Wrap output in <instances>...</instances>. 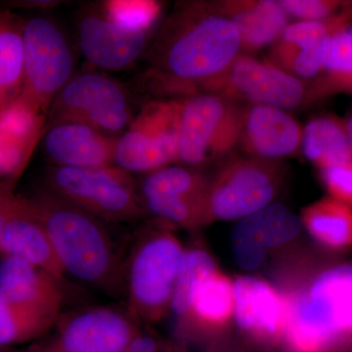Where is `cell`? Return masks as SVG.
Returning a JSON list of instances; mask_svg holds the SVG:
<instances>
[{"instance_id":"6da1fadb","label":"cell","mask_w":352,"mask_h":352,"mask_svg":"<svg viewBox=\"0 0 352 352\" xmlns=\"http://www.w3.org/2000/svg\"><path fill=\"white\" fill-rule=\"evenodd\" d=\"M239 32L207 4H182L168 18L148 53L146 78L164 89L188 91L221 75L239 56Z\"/></svg>"},{"instance_id":"7a4b0ae2","label":"cell","mask_w":352,"mask_h":352,"mask_svg":"<svg viewBox=\"0 0 352 352\" xmlns=\"http://www.w3.org/2000/svg\"><path fill=\"white\" fill-rule=\"evenodd\" d=\"M286 300L289 352H339L352 342V263L322 271Z\"/></svg>"},{"instance_id":"3957f363","label":"cell","mask_w":352,"mask_h":352,"mask_svg":"<svg viewBox=\"0 0 352 352\" xmlns=\"http://www.w3.org/2000/svg\"><path fill=\"white\" fill-rule=\"evenodd\" d=\"M31 198L66 274L108 291L115 288L117 256L101 220L47 189Z\"/></svg>"},{"instance_id":"277c9868","label":"cell","mask_w":352,"mask_h":352,"mask_svg":"<svg viewBox=\"0 0 352 352\" xmlns=\"http://www.w3.org/2000/svg\"><path fill=\"white\" fill-rule=\"evenodd\" d=\"M183 249L168 231L146 233L132 248L126 268L129 314L139 321L157 322L170 312Z\"/></svg>"},{"instance_id":"5b68a950","label":"cell","mask_w":352,"mask_h":352,"mask_svg":"<svg viewBox=\"0 0 352 352\" xmlns=\"http://www.w3.org/2000/svg\"><path fill=\"white\" fill-rule=\"evenodd\" d=\"M46 189L101 221H132L144 214L138 185L119 166L66 168L51 166Z\"/></svg>"},{"instance_id":"8992f818","label":"cell","mask_w":352,"mask_h":352,"mask_svg":"<svg viewBox=\"0 0 352 352\" xmlns=\"http://www.w3.org/2000/svg\"><path fill=\"white\" fill-rule=\"evenodd\" d=\"M242 115L232 102L219 95L182 99L176 163L195 168L226 156L239 144Z\"/></svg>"},{"instance_id":"52a82bcc","label":"cell","mask_w":352,"mask_h":352,"mask_svg":"<svg viewBox=\"0 0 352 352\" xmlns=\"http://www.w3.org/2000/svg\"><path fill=\"white\" fill-rule=\"evenodd\" d=\"M24 85L19 98L47 117L51 105L73 78L74 55L54 20L36 16L24 21Z\"/></svg>"},{"instance_id":"ba28073f","label":"cell","mask_w":352,"mask_h":352,"mask_svg":"<svg viewBox=\"0 0 352 352\" xmlns=\"http://www.w3.org/2000/svg\"><path fill=\"white\" fill-rule=\"evenodd\" d=\"M139 333V322L129 310L94 305L61 314L24 352H126Z\"/></svg>"},{"instance_id":"9c48e42d","label":"cell","mask_w":352,"mask_h":352,"mask_svg":"<svg viewBox=\"0 0 352 352\" xmlns=\"http://www.w3.org/2000/svg\"><path fill=\"white\" fill-rule=\"evenodd\" d=\"M133 118L129 94L120 82L103 74L83 72L74 75L53 101L45 129L76 122L118 136Z\"/></svg>"},{"instance_id":"30bf717a","label":"cell","mask_w":352,"mask_h":352,"mask_svg":"<svg viewBox=\"0 0 352 352\" xmlns=\"http://www.w3.org/2000/svg\"><path fill=\"white\" fill-rule=\"evenodd\" d=\"M182 99L153 101L141 109L116 144L113 164L150 173L176 162Z\"/></svg>"},{"instance_id":"8fae6325","label":"cell","mask_w":352,"mask_h":352,"mask_svg":"<svg viewBox=\"0 0 352 352\" xmlns=\"http://www.w3.org/2000/svg\"><path fill=\"white\" fill-rule=\"evenodd\" d=\"M274 166L264 160H237L227 164L208 182V223L241 220L267 207L276 195Z\"/></svg>"},{"instance_id":"7c38bea8","label":"cell","mask_w":352,"mask_h":352,"mask_svg":"<svg viewBox=\"0 0 352 352\" xmlns=\"http://www.w3.org/2000/svg\"><path fill=\"white\" fill-rule=\"evenodd\" d=\"M76 38L83 57L98 68L124 71L147 50L150 31L116 19L103 2L83 7L76 18Z\"/></svg>"},{"instance_id":"4fadbf2b","label":"cell","mask_w":352,"mask_h":352,"mask_svg":"<svg viewBox=\"0 0 352 352\" xmlns=\"http://www.w3.org/2000/svg\"><path fill=\"white\" fill-rule=\"evenodd\" d=\"M206 88L219 89L229 96L239 97L254 105L279 109L298 107L305 98V87L298 78L274 65L241 55Z\"/></svg>"},{"instance_id":"5bb4252c","label":"cell","mask_w":352,"mask_h":352,"mask_svg":"<svg viewBox=\"0 0 352 352\" xmlns=\"http://www.w3.org/2000/svg\"><path fill=\"white\" fill-rule=\"evenodd\" d=\"M234 316L238 328L254 342L273 344L282 340L287 322L286 296L261 278L233 281Z\"/></svg>"},{"instance_id":"9a60e30c","label":"cell","mask_w":352,"mask_h":352,"mask_svg":"<svg viewBox=\"0 0 352 352\" xmlns=\"http://www.w3.org/2000/svg\"><path fill=\"white\" fill-rule=\"evenodd\" d=\"M1 256H13L66 282L62 267L34 201L18 194L1 241Z\"/></svg>"},{"instance_id":"2e32d148","label":"cell","mask_w":352,"mask_h":352,"mask_svg":"<svg viewBox=\"0 0 352 352\" xmlns=\"http://www.w3.org/2000/svg\"><path fill=\"white\" fill-rule=\"evenodd\" d=\"M118 138L85 124L63 122L45 129L43 151L55 166H113Z\"/></svg>"},{"instance_id":"e0dca14e","label":"cell","mask_w":352,"mask_h":352,"mask_svg":"<svg viewBox=\"0 0 352 352\" xmlns=\"http://www.w3.org/2000/svg\"><path fill=\"white\" fill-rule=\"evenodd\" d=\"M63 282L38 266L13 258L0 259V300L43 314H62Z\"/></svg>"},{"instance_id":"ac0fdd59","label":"cell","mask_w":352,"mask_h":352,"mask_svg":"<svg viewBox=\"0 0 352 352\" xmlns=\"http://www.w3.org/2000/svg\"><path fill=\"white\" fill-rule=\"evenodd\" d=\"M302 131L283 109L252 105L242 115L239 144L256 159H279L295 153Z\"/></svg>"},{"instance_id":"d6986e66","label":"cell","mask_w":352,"mask_h":352,"mask_svg":"<svg viewBox=\"0 0 352 352\" xmlns=\"http://www.w3.org/2000/svg\"><path fill=\"white\" fill-rule=\"evenodd\" d=\"M47 117L18 98L0 113V182L19 180L45 131Z\"/></svg>"},{"instance_id":"ffe728a7","label":"cell","mask_w":352,"mask_h":352,"mask_svg":"<svg viewBox=\"0 0 352 352\" xmlns=\"http://www.w3.org/2000/svg\"><path fill=\"white\" fill-rule=\"evenodd\" d=\"M230 19L239 32L245 50L263 48L281 38L288 27L289 15L279 1L242 2L226 6Z\"/></svg>"},{"instance_id":"44dd1931","label":"cell","mask_w":352,"mask_h":352,"mask_svg":"<svg viewBox=\"0 0 352 352\" xmlns=\"http://www.w3.org/2000/svg\"><path fill=\"white\" fill-rule=\"evenodd\" d=\"M24 21L0 12V113L19 98L24 85Z\"/></svg>"},{"instance_id":"7402d4cb","label":"cell","mask_w":352,"mask_h":352,"mask_svg":"<svg viewBox=\"0 0 352 352\" xmlns=\"http://www.w3.org/2000/svg\"><path fill=\"white\" fill-rule=\"evenodd\" d=\"M300 221L322 247L333 251L352 249V208L328 197L303 208Z\"/></svg>"},{"instance_id":"603a6c76","label":"cell","mask_w":352,"mask_h":352,"mask_svg":"<svg viewBox=\"0 0 352 352\" xmlns=\"http://www.w3.org/2000/svg\"><path fill=\"white\" fill-rule=\"evenodd\" d=\"M302 227L300 217L286 206L270 204L256 214L239 220L233 231L267 252L295 239Z\"/></svg>"},{"instance_id":"cb8c5ba5","label":"cell","mask_w":352,"mask_h":352,"mask_svg":"<svg viewBox=\"0 0 352 352\" xmlns=\"http://www.w3.org/2000/svg\"><path fill=\"white\" fill-rule=\"evenodd\" d=\"M234 305L232 280L217 271L201 285L183 320L191 322L201 330H219L233 318Z\"/></svg>"},{"instance_id":"d4e9b609","label":"cell","mask_w":352,"mask_h":352,"mask_svg":"<svg viewBox=\"0 0 352 352\" xmlns=\"http://www.w3.org/2000/svg\"><path fill=\"white\" fill-rule=\"evenodd\" d=\"M300 146L305 157L319 170L352 160L346 127L332 118L310 120L302 131Z\"/></svg>"},{"instance_id":"484cf974","label":"cell","mask_w":352,"mask_h":352,"mask_svg":"<svg viewBox=\"0 0 352 352\" xmlns=\"http://www.w3.org/2000/svg\"><path fill=\"white\" fill-rule=\"evenodd\" d=\"M217 263L206 250L193 248L184 250L176 276L170 310L180 320L188 314L194 296L201 285L214 275Z\"/></svg>"},{"instance_id":"4316f807","label":"cell","mask_w":352,"mask_h":352,"mask_svg":"<svg viewBox=\"0 0 352 352\" xmlns=\"http://www.w3.org/2000/svg\"><path fill=\"white\" fill-rule=\"evenodd\" d=\"M59 316L0 300V346L15 347L27 342L32 344L50 332Z\"/></svg>"},{"instance_id":"83f0119b","label":"cell","mask_w":352,"mask_h":352,"mask_svg":"<svg viewBox=\"0 0 352 352\" xmlns=\"http://www.w3.org/2000/svg\"><path fill=\"white\" fill-rule=\"evenodd\" d=\"M208 182L195 168L168 166L147 173L138 185L141 200H145L156 197L205 195Z\"/></svg>"},{"instance_id":"f1b7e54d","label":"cell","mask_w":352,"mask_h":352,"mask_svg":"<svg viewBox=\"0 0 352 352\" xmlns=\"http://www.w3.org/2000/svg\"><path fill=\"white\" fill-rule=\"evenodd\" d=\"M347 18V15L337 16L325 21H300L288 25L280 38L273 57L283 67L296 53L316 47L346 25Z\"/></svg>"},{"instance_id":"f546056e","label":"cell","mask_w":352,"mask_h":352,"mask_svg":"<svg viewBox=\"0 0 352 352\" xmlns=\"http://www.w3.org/2000/svg\"><path fill=\"white\" fill-rule=\"evenodd\" d=\"M206 195L195 197H156L142 200L148 212L173 224L195 228L208 223Z\"/></svg>"},{"instance_id":"4dcf8cb0","label":"cell","mask_w":352,"mask_h":352,"mask_svg":"<svg viewBox=\"0 0 352 352\" xmlns=\"http://www.w3.org/2000/svg\"><path fill=\"white\" fill-rule=\"evenodd\" d=\"M324 69L337 85L352 88V25L330 36Z\"/></svg>"},{"instance_id":"1f68e13d","label":"cell","mask_w":352,"mask_h":352,"mask_svg":"<svg viewBox=\"0 0 352 352\" xmlns=\"http://www.w3.org/2000/svg\"><path fill=\"white\" fill-rule=\"evenodd\" d=\"M103 6L116 19L146 31H151L161 13L156 1H105Z\"/></svg>"},{"instance_id":"d6a6232c","label":"cell","mask_w":352,"mask_h":352,"mask_svg":"<svg viewBox=\"0 0 352 352\" xmlns=\"http://www.w3.org/2000/svg\"><path fill=\"white\" fill-rule=\"evenodd\" d=\"M320 178L331 198L352 208V160L320 170Z\"/></svg>"},{"instance_id":"836d02e7","label":"cell","mask_w":352,"mask_h":352,"mask_svg":"<svg viewBox=\"0 0 352 352\" xmlns=\"http://www.w3.org/2000/svg\"><path fill=\"white\" fill-rule=\"evenodd\" d=\"M279 3L288 15L302 21L331 19L340 6L339 2L325 0H284Z\"/></svg>"},{"instance_id":"e575fe53","label":"cell","mask_w":352,"mask_h":352,"mask_svg":"<svg viewBox=\"0 0 352 352\" xmlns=\"http://www.w3.org/2000/svg\"><path fill=\"white\" fill-rule=\"evenodd\" d=\"M17 182V180L12 179L0 182V250H1L4 230L17 198L18 194L16 193Z\"/></svg>"},{"instance_id":"d590c367","label":"cell","mask_w":352,"mask_h":352,"mask_svg":"<svg viewBox=\"0 0 352 352\" xmlns=\"http://www.w3.org/2000/svg\"><path fill=\"white\" fill-rule=\"evenodd\" d=\"M126 352H157L156 340L140 333L131 342Z\"/></svg>"},{"instance_id":"8d00e7d4","label":"cell","mask_w":352,"mask_h":352,"mask_svg":"<svg viewBox=\"0 0 352 352\" xmlns=\"http://www.w3.org/2000/svg\"><path fill=\"white\" fill-rule=\"evenodd\" d=\"M344 127H346L347 139H349V145H351L352 151V116L349 118V120H347Z\"/></svg>"},{"instance_id":"74e56055","label":"cell","mask_w":352,"mask_h":352,"mask_svg":"<svg viewBox=\"0 0 352 352\" xmlns=\"http://www.w3.org/2000/svg\"><path fill=\"white\" fill-rule=\"evenodd\" d=\"M0 352H24L17 351L15 347H1L0 346Z\"/></svg>"}]
</instances>
